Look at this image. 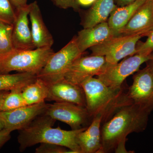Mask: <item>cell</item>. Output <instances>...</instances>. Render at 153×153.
<instances>
[{
  "instance_id": "29",
  "label": "cell",
  "mask_w": 153,
  "mask_h": 153,
  "mask_svg": "<svg viewBox=\"0 0 153 153\" xmlns=\"http://www.w3.org/2000/svg\"><path fill=\"white\" fill-rule=\"evenodd\" d=\"M27 1L28 0H9L15 10H19L26 7L28 5Z\"/></svg>"
},
{
  "instance_id": "13",
  "label": "cell",
  "mask_w": 153,
  "mask_h": 153,
  "mask_svg": "<svg viewBox=\"0 0 153 153\" xmlns=\"http://www.w3.org/2000/svg\"><path fill=\"white\" fill-rule=\"evenodd\" d=\"M153 30V6L152 0L145 2L120 31L119 35L147 36Z\"/></svg>"
},
{
  "instance_id": "19",
  "label": "cell",
  "mask_w": 153,
  "mask_h": 153,
  "mask_svg": "<svg viewBox=\"0 0 153 153\" xmlns=\"http://www.w3.org/2000/svg\"><path fill=\"white\" fill-rule=\"evenodd\" d=\"M117 7L115 0H96L84 18L82 24L83 28L91 27L106 22Z\"/></svg>"
},
{
  "instance_id": "2",
  "label": "cell",
  "mask_w": 153,
  "mask_h": 153,
  "mask_svg": "<svg viewBox=\"0 0 153 153\" xmlns=\"http://www.w3.org/2000/svg\"><path fill=\"white\" fill-rule=\"evenodd\" d=\"M55 120L45 114L36 118L27 127L20 130L18 141L21 152L39 143L54 144L63 146L74 152L81 153L77 142L78 134L87 128L64 130L53 128Z\"/></svg>"
},
{
  "instance_id": "26",
  "label": "cell",
  "mask_w": 153,
  "mask_h": 153,
  "mask_svg": "<svg viewBox=\"0 0 153 153\" xmlns=\"http://www.w3.org/2000/svg\"><path fill=\"white\" fill-rule=\"evenodd\" d=\"M146 41L140 43L137 47V54L146 55H151L153 52V30L147 36Z\"/></svg>"
},
{
  "instance_id": "12",
  "label": "cell",
  "mask_w": 153,
  "mask_h": 153,
  "mask_svg": "<svg viewBox=\"0 0 153 153\" xmlns=\"http://www.w3.org/2000/svg\"><path fill=\"white\" fill-rule=\"evenodd\" d=\"M47 84L48 95L46 100L71 102L86 107L85 93L81 85L65 78Z\"/></svg>"
},
{
  "instance_id": "22",
  "label": "cell",
  "mask_w": 153,
  "mask_h": 153,
  "mask_svg": "<svg viewBox=\"0 0 153 153\" xmlns=\"http://www.w3.org/2000/svg\"><path fill=\"white\" fill-rule=\"evenodd\" d=\"M13 25L0 21V56L14 49L13 42Z\"/></svg>"
},
{
  "instance_id": "1",
  "label": "cell",
  "mask_w": 153,
  "mask_h": 153,
  "mask_svg": "<svg viewBox=\"0 0 153 153\" xmlns=\"http://www.w3.org/2000/svg\"><path fill=\"white\" fill-rule=\"evenodd\" d=\"M152 111L134 102L120 108L101 125L100 153H128L126 149L127 137L145 130Z\"/></svg>"
},
{
  "instance_id": "30",
  "label": "cell",
  "mask_w": 153,
  "mask_h": 153,
  "mask_svg": "<svg viewBox=\"0 0 153 153\" xmlns=\"http://www.w3.org/2000/svg\"><path fill=\"white\" fill-rule=\"evenodd\" d=\"M79 7H88L92 5L95 2L96 0H76Z\"/></svg>"
},
{
  "instance_id": "10",
  "label": "cell",
  "mask_w": 153,
  "mask_h": 153,
  "mask_svg": "<svg viewBox=\"0 0 153 153\" xmlns=\"http://www.w3.org/2000/svg\"><path fill=\"white\" fill-rule=\"evenodd\" d=\"M47 104L44 102L11 110L0 111V117L4 128L12 132L25 128L36 118L45 113Z\"/></svg>"
},
{
  "instance_id": "17",
  "label": "cell",
  "mask_w": 153,
  "mask_h": 153,
  "mask_svg": "<svg viewBox=\"0 0 153 153\" xmlns=\"http://www.w3.org/2000/svg\"><path fill=\"white\" fill-rule=\"evenodd\" d=\"M102 124V117L100 115L96 116L87 128L78 134L77 142L81 153H100Z\"/></svg>"
},
{
  "instance_id": "9",
  "label": "cell",
  "mask_w": 153,
  "mask_h": 153,
  "mask_svg": "<svg viewBox=\"0 0 153 153\" xmlns=\"http://www.w3.org/2000/svg\"><path fill=\"white\" fill-rule=\"evenodd\" d=\"M107 63L104 56L92 55L81 56L69 68L64 78L69 82L80 85L86 79L98 76L105 68Z\"/></svg>"
},
{
  "instance_id": "7",
  "label": "cell",
  "mask_w": 153,
  "mask_h": 153,
  "mask_svg": "<svg viewBox=\"0 0 153 153\" xmlns=\"http://www.w3.org/2000/svg\"><path fill=\"white\" fill-rule=\"evenodd\" d=\"M149 55L136 54L124 59L120 63L107 65L97 78L105 84L114 88L123 87L124 81L130 75L138 71L141 65L150 60Z\"/></svg>"
},
{
  "instance_id": "3",
  "label": "cell",
  "mask_w": 153,
  "mask_h": 153,
  "mask_svg": "<svg viewBox=\"0 0 153 153\" xmlns=\"http://www.w3.org/2000/svg\"><path fill=\"white\" fill-rule=\"evenodd\" d=\"M85 93L86 107L92 118L102 117V123L120 108L133 103L123 87L114 88L105 84L98 78L92 77L80 84Z\"/></svg>"
},
{
  "instance_id": "15",
  "label": "cell",
  "mask_w": 153,
  "mask_h": 153,
  "mask_svg": "<svg viewBox=\"0 0 153 153\" xmlns=\"http://www.w3.org/2000/svg\"><path fill=\"white\" fill-rule=\"evenodd\" d=\"M116 36L108 22H105L91 27L83 28L75 37L78 48L84 53L88 49Z\"/></svg>"
},
{
  "instance_id": "28",
  "label": "cell",
  "mask_w": 153,
  "mask_h": 153,
  "mask_svg": "<svg viewBox=\"0 0 153 153\" xmlns=\"http://www.w3.org/2000/svg\"><path fill=\"white\" fill-rule=\"evenodd\" d=\"M11 132L10 131L5 128L0 131V149L10 140Z\"/></svg>"
},
{
  "instance_id": "25",
  "label": "cell",
  "mask_w": 153,
  "mask_h": 153,
  "mask_svg": "<svg viewBox=\"0 0 153 153\" xmlns=\"http://www.w3.org/2000/svg\"><path fill=\"white\" fill-rule=\"evenodd\" d=\"M36 153H74L68 148L54 144L41 143L36 149Z\"/></svg>"
},
{
  "instance_id": "23",
  "label": "cell",
  "mask_w": 153,
  "mask_h": 153,
  "mask_svg": "<svg viewBox=\"0 0 153 153\" xmlns=\"http://www.w3.org/2000/svg\"><path fill=\"white\" fill-rule=\"evenodd\" d=\"M21 89H14L7 94L1 106L0 111H7L27 105Z\"/></svg>"
},
{
  "instance_id": "33",
  "label": "cell",
  "mask_w": 153,
  "mask_h": 153,
  "mask_svg": "<svg viewBox=\"0 0 153 153\" xmlns=\"http://www.w3.org/2000/svg\"><path fill=\"white\" fill-rule=\"evenodd\" d=\"M147 62H148L147 65L150 68L153 74V52L152 53V57H151L150 60H149Z\"/></svg>"
},
{
  "instance_id": "32",
  "label": "cell",
  "mask_w": 153,
  "mask_h": 153,
  "mask_svg": "<svg viewBox=\"0 0 153 153\" xmlns=\"http://www.w3.org/2000/svg\"><path fill=\"white\" fill-rule=\"evenodd\" d=\"M9 91H0V109H1V106L5 97L7 95V94L8 93Z\"/></svg>"
},
{
  "instance_id": "14",
  "label": "cell",
  "mask_w": 153,
  "mask_h": 153,
  "mask_svg": "<svg viewBox=\"0 0 153 153\" xmlns=\"http://www.w3.org/2000/svg\"><path fill=\"white\" fill-rule=\"evenodd\" d=\"M30 4L16 10V17L13 24V42L14 49H36L33 44L31 30L29 26Z\"/></svg>"
},
{
  "instance_id": "16",
  "label": "cell",
  "mask_w": 153,
  "mask_h": 153,
  "mask_svg": "<svg viewBox=\"0 0 153 153\" xmlns=\"http://www.w3.org/2000/svg\"><path fill=\"white\" fill-rule=\"evenodd\" d=\"M31 23V33L33 44L36 48L49 47L54 44V40L43 20L38 3L30 4L29 13Z\"/></svg>"
},
{
  "instance_id": "20",
  "label": "cell",
  "mask_w": 153,
  "mask_h": 153,
  "mask_svg": "<svg viewBox=\"0 0 153 153\" xmlns=\"http://www.w3.org/2000/svg\"><path fill=\"white\" fill-rule=\"evenodd\" d=\"M36 78V74L27 72L13 74L0 73V91H10L14 89L23 90Z\"/></svg>"
},
{
  "instance_id": "34",
  "label": "cell",
  "mask_w": 153,
  "mask_h": 153,
  "mask_svg": "<svg viewBox=\"0 0 153 153\" xmlns=\"http://www.w3.org/2000/svg\"><path fill=\"white\" fill-rule=\"evenodd\" d=\"M4 128V123H3L0 117V131L1 130Z\"/></svg>"
},
{
  "instance_id": "18",
  "label": "cell",
  "mask_w": 153,
  "mask_h": 153,
  "mask_svg": "<svg viewBox=\"0 0 153 153\" xmlns=\"http://www.w3.org/2000/svg\"><path fill=\"white\" fill-rule=\"evenodd\" d=\"M148 0H136L123 7H117L111 12L108 23L116 36H119L120 31L130 20L137 10Z\"/></svg>"
},
{
  "instance_id": "8",
  "label": "cell",
  "mask_w": 153,
  "mask_h": 153,
  "mask_svg": "<svg viewBox=\"0 0 153 153\" xmlns=\"http://www.w3.org/2000/svg\"><path fill=\"white\" fill-rule=\"evenodd\" d=\"M44 114L55 120H59L70 126L71 130H78L90 125L92 117L86 107L71 102H55L47 104Z\"/></svg>"
},
{
  "instance_id": "31",
  "label": "cell",
  "mask_w": 153,
  "mask_h": 153,
  "mask_svg": "<svg viewBox=\"0 0 153 153\" xmlns=\"http://www.w3.org/2000/svg\"><path fill=\"white\" fill-rule=\"evenodd\" d=\"M136 0H115V4L117 7H123L133 2Z\"/></svg>"
},
{
  "instance_id": "11",
  "label": "cell",
  "mask_w": 153,
  "mask_h": 153,
  "mask_svg": "<svg viewBox=\"0 0 153 153\" xmlns=\"http://www.w3.org/2000/svg\"><path fill=\"white\" fill-rule=\"evenodd\" d=\"M132 84L127 91L128 97L134 103L153 110V74L148 65L137 71Z\"/></svg>"
},
{
  "instance_id": "27",
  "label": "cell",
  "mask_w": 153,
  "mask_h": 153,
  "mask_svg": "<svg viewBox=\"0 0 153 153\" xmlns=\"http://www.w3.org/2000/svg\"><path fill=\"white\" fill-rule=\"evenodd\" d=\"M55 4L60 8L67 9L72 8L78 10L79 6L76 0H52Z\"/></svg>"
},
{
  "instance_id": "21",
  "label": "cell",
  "mask_w": 153,
  "mask_h": 153,
  "mask_svg": "<svg viewBox=\"0 0 153 153\" xmlns=\"http://www.w3.org/2000/svg\"><path fill=\"white\" fill-rule=\"evenodd\" d=\"M22 94L27 105L44 102L48 97V85L44 80L37 77L35 81L25 87Z\"/></svg>"
},
{
  "instance_id": "4",
  "label": "cell",
  "mask_w": 153,
  "mask_h": 153,
  "mask_svg": "<svg viewBox=\"0 0 153 153\" xmlns=\"http://www.w3.org/2000/svg\"><path fill=\"white\" fill-rule=\"evenodd\" d=\"M54 53L52 48L49 47L14 49L7 54L0 56V73L16 71L37 75Z\"/></svg>"
},
{
  "instance_id": "6",
  "label": "cell",
  "mask_w": 153,
  "mask_h": 153,
  "mask_svg": "<svg viewBox=\"0 0 153 153\" xmlns=\"http://www.w3.org/2000/svg\"><path fill=\"white\" fill-rule=\"evenodd\" d=\"M138 35H119L90 48L92 55L104 56L107 63L114 64L128 56L137 54Z\"/></svg>"
},
{
  "instance_id": "5",
  "label": "cell",
  "mask_w": 153,
  "mask_h": 153,
  "mask_svg": "<svg viewBox=\"0 0 153 153\" xmlns=\"http://www.w3.org/2000/svg\"><path fill=\"white\" fill-rule=\"evenodd\" d=\"M83 54L74 37L59 51L53 53L37 77L47 84L63 79L74 61Z\"/></svg>"
},
{
  "instance_id": "35",
  "label": "cell",
  "mask_w": 153,
  "mask_h": 153,
  "mask_svg": "<svg viewBox=\"0 0 153 153\" xmlns=\"http://www.w3.org/2000/svg\"><path fill=\"white\" fill-rule=\"evenodd\" d=\"M152 2L153 6V0H152Z\"/></svg>"
},
{
  "instance_id": "24",
  "label": "cell",
  "mask_w": 153,
  "mask_h": 153,
  "mask_svg": "<svg viewBox=\"0 0 153 153\" xmlns=\"http://www.w3.org/2000/svg\"><path fill=\"white\" fill-rule=\"evenodd\" d=\"M16 11L9 0H0V21L13 25Z\"/></svg>"
}]
</instances>
